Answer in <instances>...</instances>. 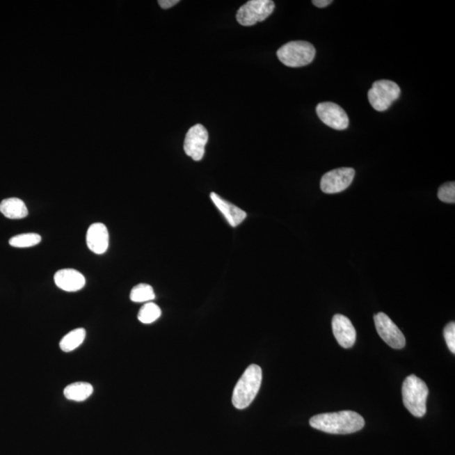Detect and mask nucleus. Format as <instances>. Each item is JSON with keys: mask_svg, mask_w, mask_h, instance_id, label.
I'll return each instance as SVG.
<instances>
[{"mask_svg": "<svg viewBox=\"0 0 455 455\" xmlns=\"http://www.w3.org/2000/svg\"><path fill=\"white\" fill-rule=\"evenodd\" d=\"M312 428L331 434H350L360 431L365 426V419L353 410L323 413L310 420Z\"/></svg>", "mask_w": 455, "mask_h": 455, "instance_id": "obj_1", "label": "nucleus"}, {"mask_svg": "<svg viewBox=\"0 0 455 455\" xmlns=\"http://www.w3.org/2000/svg\"><path fill=\"white\" fill-rule=\"evenodd\" d=\"M262 381L260 366L251 365L246 369L234 389L232 402L235 408L246 409L251 404L261 388Z\"/></svg>", "mask_w": 455, "mask_h": 455, "instance_id": "obj_2", "label": "nucleus"}, {"mask_svg": "<svg viewBox=\"0 0 455 455\" xmlns=\"http://www.w3.org/2000/svg\"><path fill=\"white\" fill-rule=\"evenodd\" d=\"M429 390L426 383L412 374L402 385L403 403L406 408L416 417H422L426 413V398Z\"/></svg>", "mask_w": 455, "mask_h": 455, "instance_id": "obj_3", "label": "nucleus"}, {"mask_svg": "<svg viewBox=\"0 0 455 455\" xmlns=\"http://www.w3.org/2000/svg\"><path fill=\"white\" fill-rule=\"evenodd\" d=\"M315 49L312 44L303 41L290 42L277 51V56L283 65L291 67H299L310 65L315 57Z\"/></svg>", "mask_w": 455, "mask_h": 455, "instance_id": "obj_4", "label": "nucleus"}, {"mask_svg": "<svg viewBox=\"0 0 455 455\" xmlns=\"http://www.w3.org/2000/svg\"><path fill=\"white\" fill-rule=\"evenodd\" d=\"M401 89L397 83L388 79H381L374 83L369 90L370 105L377 111L388 110L394 102L400 97Z\"/></svg>", "mask_w": 455, "mask_h": 455, "instance_id": "obj_5", "label": "nucleus"}, {"mask_svg": "<svg viewBox=\"0 0 455 455\" xmlns=\"http://www.w3.org/2000/svg\"><path fill=\"white\" fill-rule=\"evenodd\" d=\"M274 9L275 3L271 0H250L239 8L237 19L241 26H254L269 18Z\"/></svg>", "mask_w": 455, "mask_h": 455, "instance_id": "obj_6", "label": "nucleus"}, {"mask_svg": "<svg viewBox=\"0 0 455 455\" xmlns=\"http://www.w3.org/2000/svg\"><path fill=\"white\" fill-rule=\"evenodd\" d=\"M374 324L379 336L394 349H402L406 346V338L388 315L378 313L374 315Z\"/></svg>", "mask_w": 455, "mask_h": 455, "instance_id": "obj_7", "label": "nucleus"}, {"mask_svg": "<svg viewBox=\"0 0 455 455\" xmlns=\"http://www.w3.org/2000/svg\"><path fill=\"white\" fill-rule=\"evenodd\" d=\"M354 177L355 170L349 167L330 170L321 178V191L327 194L342 193L352 184Z\"/></svg>", "mask_w": 455, "mask_h": 455, "instance_id": "obj_8", "label": "nucleus"}, {"mask_svg": "<svg viewBox=\"0 0 455 455\" xmlns=\"http://www.w3.org/2000/svg\"><path fill=\"white\" fill-rule=\"evenodd\" d=\"M209 142V133L201 125L191 127L186 135L184 151L195 161H202L205 154V147Z\"/></svg>", "mask_w": 455, "mask_h": 455, "instance_id": "obj_9", "label": "nucleus"}, {"mask_svg": "<svg viewBox=\"0 0 455 455\" xmlns=\"http://www.w3.org/2000/svg\"><path fill=\"white\" fill-rule=\"evenodd\" d=\"M317 113L319 118L331 129L342 131L349 127V118L340 106L333 102L318 104Z\"/></svg>", "mask_w": 455, "mask_h": 455, "instance_id": "obj_10", "label": "nucleus"}, {"mask_svg": "<svg viewBox=\"0 0 455 455\" xmlns=\"http://www.w3.org/2000/svg\"><path fill=\"white\" fill-rule=\"evenodd\" d=\"M333 330L337 342L343 349H351L356 342V330L353 323L344 315H334Z\"/></svg>", "mask_w": 455, "mask_h": 455, "instance_id": "obj_11", "label": "nucleus"}, {"mask_svg": "<svg viewBox=\"0 0 455 455\" xmlns=\"http://www.w3.org/2000/svg\"><path fill=\"white\" fill-rule=\"evenodd\" d=\"M88 248L95 254L105 253L109 246V233L102 223H95L88 229L86 234Z\"/></svg>", "mask_w": 455, "mask_h": 455, "instance_id": "obj_12", "label": "nucleus"}, {"mask_svg": "<svg viewBox=\"0 0 455 455\" xmlns=\"http://www.w3.org/2000/svg\"><path fill=\"white\" fill-rule=\"evenodd\" d=\"M55 285L66 292H77L86 285V278L75 269H67L57 271L54 275Z\"/></svg>", "mask_w": 455, "mask_h": 455, "instance_id": "obj_13", "label": "nucleus"}, {"mask_svg": "<svg viewBox=\"0 0 455 455\" xmlns=\"http://www.w3.org/2000/svg\"><path fill=\"white\" fill-rule=\"evenodd\" d=\"M210 198L231 226L237 227L245 221L247 216L245 211L232 205V203L225 201V199L219 197L215 193L210 194Z\"/></svg>", "mask_w": 455, "mask_h": 455, "instance_id": "obj_14", "label": "nucleus"}, {"mask_svg": "<svg viewBox=\"0 0 455 455\" xmlns=\"http://www.w3.org/2000/svg\"><path fill=\"white\" fill-rule=\"evenodd\" d=\"M0 211L8 218L21 219L28 215V209L21 199L17 198H7L0 203Z\"/></svg>", "mask_w": 455, "mask_h": 455, "instance_id": "obj_15", "label": "nucleus"}, {"mask_svg": "<svg viewBox=\"0 0 455 455\" xmlns=\"http://www.w3.org/2000/svg\"><path fill=\"white\" fill-rule=\"evenodd\" d=\"M93 386L89 383L76 382L67 385L63 394L67 400L74 401H83L87 400L93 394Z\"/></svg>", "mask_w": 455, "mask_h": 455, "instance_id": "obj_16", "label": "nucleus"}, {"mask_svg": "<svg viewBox=\"0 0 455 455\" xmlns=\"http://www.w3.org/2000/svg\"><path fill=\"white\" fill-rule=\"evenodd\" d=\"M86 336V331L83 328H78L70 331L66 336L63 337L60 342V349L63 352H71L81 346Z\"/></svg>", "mask_w": 455, "mask_h": 455, "instance_id": "obj_17", "label": "nucleus"}, {"mask_svg": "<svg viewBox=\"0 0 455 455\" xmlns=\"http://www.w3.org/2000/svg\"><path fill=\"white\" fill-rule=\"evenodd\" d=\"M155 294L153 287L146 283L134 287L130 293V299L135 303H147L154 301Z\"/></svg>", "mask_w": 455, "mask_h": 455, "instance_id": "obj_18", "label": "nucleus"}, {"mask_svg": "<svg viewBox=\"0 0 455 455\" xmlns=\"http://www.w3.org/2000/svg\"><path fill=\"white\" fill-rule=\"evenodd\" d=\"M161 315V310L157 303L147 302L139 310L138 319L143 324H151L157 321Z\"/></svg>", "mask_w": 455, "mask_h": 455, "instance_id": "obj_19", "label": "nucleus"}, {"mask_svg": "<svg viewBox=\"0 0 455 455\" xmlns=\"http://www.w3.org/2000/svg\"><path fill=\"white\" fill-rule=\"evenodd\" d=\"M42 241V237L38 234L27 233L18 234L17 237L10 239V245L17 248H27L37 246Z\"/></svg>", "mask_w": 455, "mask_h": 455, "instance_id": "obj_20", "label": "nucleus"}, {"mask_svg": "<svg viewBox=\"0 0 455 455\" xmlns=\"http://www.w3.org/2000/svg\"><path fill=\"white\" fill-rule=\"evenodd\" d=\"M438 197L442 202L447 203L455 202V183L448 182L442 185L438 191Z\"/></svg>", "mask_w": 455, "mask_h": 455, "instance_id": "obj_21", "label": "nucleus"}, {"mask_svg": "<svg viewBox=\"0 0 455 455\" xmlns=\"http://www.w3.org/2000/svg\"><path fill=\"white\" fill-rule=\"evenodd\" d=\"M444 336L449 350L455 353V324L454 322H450L445 326L444 330Z\"/></svg>", "mask_w": 455, "mask_h": 455, "instance_id": "obj_22", "label": "nucleus"}, {"mask_svg": "<svg viewBox=\"0 0 455 455\" xmlns=\"http://www.w3.org/2000/svg\"><path fill=\"white\" fill-rule=\"evenodd\" d=\"M159 6L163 10L170 9V8L177 5L179 0H159L158 2Z\"/></svg>", "mask_w": 455, "mask_h": 455, "instance_id": "obj_23", "label": "nucleus"}, {"mask_svg": "<svg viewBox=\"0 0 455 455\" xmlns=\"http://www.w3.org/2000/svg\"><path fill=\"white\" fill-rule=\"evenodd\" d=\"M312 3L318 8H325L330 6L333 1L331 0H313Z\"/></svg>", "mask_w": 455, "mask_h": 455, "instance_id": "obj_24", "label": "nucleus"}]
</instances>
